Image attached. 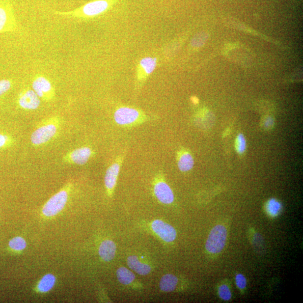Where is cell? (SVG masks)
<instances>
[{"label":"cell","instance_id":"cell-1","mask_svg":"<svg viewBox=\"0 0 303 303\" xmlns=\"http://www.w3.org/2000/svg\"><path fill=\"white\" fill-rule=\"evenodd\" d=\"M119 0H93L77 9L70 11H56L55 14L62 17L80 19L94 18L105 14L115 5Z\"/></svg>","mask_w":303,"mask_h":303},{"label":"cell","instance_id":"cell-2","mask_svg":"<svg viewBox=\"0 0 303 303\" xmlns=\"http://www.w3.org/2000/svg\"><path fill=\"white\" fill-rule=\"evenodd\" d=\"M114 119L117 124L122 126H132L142 124L147 120V117L140 110L121 107L117 109L114 113Z\"/></svg>","mask_w":303,"mask_h":303},{"label":"cell","instance_id":"cell-3","mask_svg":"<svg viewBox=\"0 0 303 303\" xmlns=\"http://www.w3.org/2000/svg\"><path fill=\"white\" fill-rule=\"evenodd\" d=\"M227 236L226 228L221 225L215 226L210 232L206 243V249L211 254H219L225 247Z\"/></svg>","mask_w":303,"mask_h":303},{"label":"cell","instance_id":"cell-4","mask_svg":"<svg viewBox=\"0 0 303 303\" xmlns=\"http://www.w3.org/2000/svg\"><path fill=\"white\" fill-rule=\"evenodd\" d=\"M17 29V22L11 4L5 1L0 2V33L13 32Z\"/></svg>","mask_w":303,"mask_h":303},{"label":"cell","instance_id":"cell-5","mask_svg":"<svg viewBox=\"0 0 303 303\" xmlns=\"http://www.w3.org/2000/svg\"><path fill=\"white\" fill-rule=\"evenodd\" d=\"M68 192L65 190L58 192L45 204L42 213L47 217H53L61 211L68 201Z\"/></svg>","mask_w":303,"mask_h":303},{"label":"cell","instance_id":"cell-6","mask_svg":"<svg viewBox=\"0 0 303 303\" xmlns=\"http://www.w3.org/2000/svg\"><path fill=\"white\" fill-rule=\"evenodd\" d=\"M32 87L37 96L45 101L53 99L55 95L52 83L45 77L39 76L35 78L32 83Z\"/></svg>","mask_w":303,"mask_h":303},{"label":"cell","instance_id":"cell-7","mask_svg":"<svg viewBox=\"0 0 303 303\" xmlns=\"http://www.w3.org/2000/svg\"><path fill=\"white\" fill-rule=\"evenodd\" d=\"M57 131L56 126L53 124L42 126L35 130L31 135V143L37 146L45 144L53 138Z\"/></svg>","mask_w":303,"mask_h":303},{"label":"cell","instance_id":"cell-8","mask_svg":"<svg viewBox=\"0 0 303 303\" xmlns=\"http://www.w3.org/2000/svg\"><path fill=\"white\" fill-rule=\"evenodd\" d=\"M157 65L156 57H145L141 59L137 66V80L139 84L143 83L154 72Z\"/></svg>","mask_w":303,"mask_h":303},{"label":"cell","instance_id":"cell-9","mask_svg":"<svg viewBox=\"0 0 303 303\" xmlns=\"http://www.w3.org/2000/svg\"><path fill=\"white\" fill-rule=\"evenodd\" d=\"M153 231L164 241L170 243L176 238V231L174 227L162 220H155L152 223Z\"/></svg>","mask_w":303,"mask_h":303},{"label":"cell","instance_id":"cell-10","mask_svg":"<svg viewBox=\"0 0 303 303\" xmlns=\"http://www.w3.org/2000/svg\"><path fill=\"white\" fill-rule=\"evenodd\" d=\"M18 104L23 109L36 110L40 106V98L37 96L33 90L26 89L20 94Z\"/></svg>","mask_w":303,"mask_h":303},{"label":"cell","instance_id":"cell-11","mask_svg":"<svg viewBox=\"0 0 303 303\" xmlns=\"http://www.w3.org/2000/svg\"><path fill=\"white\" fill-rule=\"evenodd\" d=\"M123 160V157H119L116 162L112 164L106 171L105 184L106 188L110 193H111L115 187Z\"/></svg>","mask_w":303,"mask_h":303},{"label":"cell","instance_id":"cell-12","mask_svg":"<svg viewBox=\"0 0 303 303\" xmlns=\"http://www.w3.org/2000/svg\"><path fill=\"white\" fill-rule=\"evenodd\" d=\"M154 193L157 199L162 203L169 204L174 200V195L168 185L164 180H159L155 183Z\"/></svg>","mask_w":303,"mask_h":303},{"label":"cell","instance_id":"cell-13","mask_svg":"<svg viewBox=\"0 0 303 303\" xmlns=\"http://www.w3.org/2000/svg\"><path fill=\"white\" fill-rule=\"evenodd\" d=\"M93 155L92 149L87 147L75 149L66 157V160L69 162L79 165L87 163Z\"/></svg>","mask_w":303,"mask_h":303},{"label":"cell","instance_id":"cell-14","mask_svg":"<svg viewBox=\"0 0 303 303\" xmlns=\"http://www.w3.org/2000/svg\"><path fill=\"white\" fill-rule=\"evenodd\" d=\"M116 251L115 244L110 240H106L101 244L98 253L104 261L109 262L112 261L115 257Z\"/></svg>","mask_w":303,"mask_h":303},{"label":"cell","instance_id":"cell-15","mask_svg":"<svg viewBox=\"0 0 303 303\" xmlns=\"http://www.w3.org/2000/svg\"><path fill=\"white\" fill-rule=\"evenodd\" d=\"M194 165L193 157L191 153L183 150L178 153V165L179 170L182 172H187L192 170Z\"/></svg>","mask_w":303,"mask_h":303},{"label":"cell","instance_id":"cell-16","mask_svg":"<svg viewBox=\"0 0 303 303\" xmlns=\"http://www.w3.org/2000/svg\"><path fill=\"white\" fill-rule=\"evenodd\" d=\"M129 267L140 275H148L151 271V267L145 263L141 262L136 255L129 256L127 259Z\"/></svg>","mask_w":303,"mask_h":303},{"label":"cell","instance_id":"cell-17","mask_svg":"<svg viewBox=\"0 0 303 303\" xmlns=\"http://www.w3.org/2000/svg\"><path fill=\"white\" fill-rule=\"evenodd\" d=\"M178 283V278L174 275L166 274L161 278L160 288L164 292H171L176 288Z\"/></svg>","mask_w":303,"mask_h":303},{"label":"cell","instance_id":"cell-18","mask_svg":"<svg viewBox=\"0 0 303 303\" xmlns=\"http://www.w3.org/2000/svg\"><path fill=\"white\" fill-rule=\"evenodd\" d=\"M56 282V277L52 274H47L43 276L38 285V289L39 292H49L53 288Z\"/></svg>","mask_w":303,"mask_h":303},{"label":"cell","instance_id":"cell-19","mask_svg":"<svg viewBox=\"0 0 303 303\" xmlns=\"http://www.w3.org/2000/svg\"><path fill=\"white\" fill-rule=\"evenodd\" d=\"M117 277L118 280L121 284L128 285L135 280V275L131 271L125 268V267H120L117 270Z\"/></svg>","mask_w":303,"mask_h":303},{"label":"cell","instance_id":"cell-20","mask_svg":"<svg viewBox=\"0 0 303 303\" xmlns=\"http://www.w3.org/2000/svg\"><path fill=\"white\" fill-rule=\"evenodd\" d=\"M282 209V205L280 202L276 199H271L266 204V210L270 216L276 217Z\"/></svg>","mask_w":303,"mask_h":303},{"label":"cell","instance_id":"cell-21","mask_svg":"<svg viewBox=\"0 0 303 303\" xmlns=\"http://www.w3.org/2000/svg\"><path fill=\"white\" fill-rule=\"evenodd\" d=\"M9 246L10 248L14 250L21 251L25 249L27 243L25 239L22 237H15L9 242Z\"/></svg>","mask_w":303,"mask_h":303},{"label":"cell","instance_id":"cell-22","mask_svg":"<svg viewBox=\"0 0 303 303\" xmlns=\"http://www.w3.org/2000/svg\"><path fill=\"white\" fill-rule=\"evenodd\" d=\"M235 148L239 154L245 153L247 148V142L245 136L240 134L235 141Z\"/></svg>","mask_w":303,"mask_h":303},{"label":"cell","instance_id":"cell-23","mask_svg":"<svg viewBox=\"0 0 303 303\" xmlns=\"http://www.w3.org/2000/svg\"><path fill=\"white\" fill-rule=\"evenodd\" d=\"M219 296L221 300L228 301L231 300L232 294L229 286L225 284L221 285L219 288Z\"/></svg>","mask_w":303,"mask_h":303},{"label":"cell","instance_id":"cell-24","mask_svg":"<svg viewBox=\"0 0 303 303\" xmlns=\"http://www.w3.org/2000/svg\"><path fill=\"white\" fill-rule=\"evenodd\" d=\"M11 86L12 83L10 80H2L0 81V96L9 91Z\"/></svg>","mask_w":303,"mask_h":303},{"label":"cell","instance_id":"cell-25","mask_svg":"<svg viewBox=\"0 0 303 303\" xmlns=\"http://www.w3.org/2000/svg\"><path fill=\"white\" fill-rule=\"evenodd\" d=\"M236 284L240 289L243 290L246 288L247 280L243 275L239 274L235 277Z\"/></svg>","mask_w":303,"mask_h":303},{"label":"cell","instance_id":"cell-26","mask_svg":"<svg viewBox=\"0 0 303 303\" xmlns=\"http://www.w3.org/2000/svg\"><path fill=\"white\" fill-rule=\"evenodd\" d=\"M11 142V139L9 137L0 134V149L7 146Z\"/></svg>","mask_w":303,"mask_h":303},{"label":"cell","instance_id":"cell-27","mask_svg":"<svg viewBox=\"0 0 303 303\" xmlns=\"http://www.w3.org/2000/svg\"><path fill=\"white\" fill-rule=\"evenodd\" d=\"M274 124V120L273 117L270 116L267 117L264 120V123H263V125L265 128H272Z\"/></svg>","mask_w":303,"mask_h":303},{"label":"cell","instance_id":"cell-28","mask_svg":"<svg viewBox=\"0 0 303 303\" xmlns=\"http://www.w3.org/2000/svg\"><path fill=\"white\" fill-rule=\"evenodd\" d=\"M192 100L193 103H194L195 104H198L199 101L197 98L193 97L192 98Z\"/></svg>","mask_w":303,"mask_h":303}]
</instances>
